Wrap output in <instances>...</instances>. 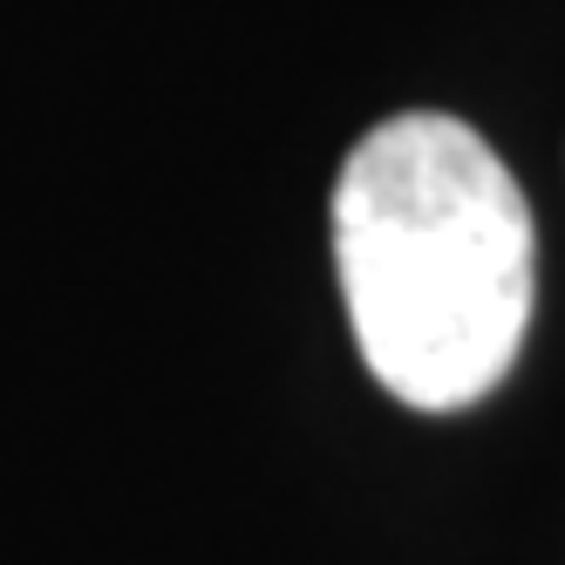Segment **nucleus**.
<instances>
[{
	"mask_svg": "<svg viewBox=\"0 0 565 565\" xmlns=\"http://www.w3.org/2000/svg\"><path fill=\"white\" fill-rule=\"evenodd\" d=\"M334 273L369 375L409 409H470L532 328V205L463 116L402 109L334 178Z\"/></svg>",
	"mask_w": 565,
	"mask_h": 565,
	"instance_id": "f257e3e1",
	"label": "nucleus"
}]
</instances>
